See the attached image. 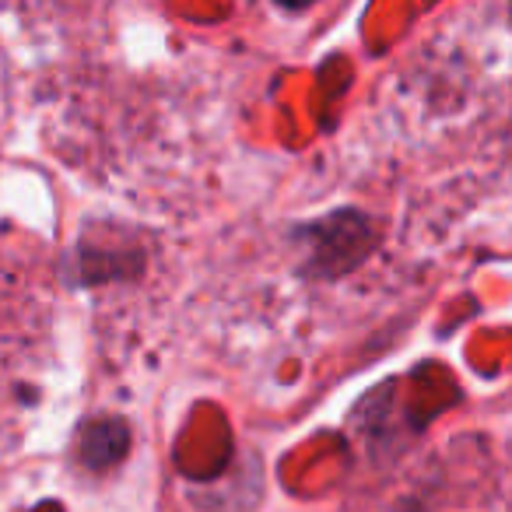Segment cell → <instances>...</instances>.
<instances>
[{"mask_svg": "<svg viewBox=\"0 0 512 512\" xmlns=\"http://www.w3.org/2000/svg\"><path fill=\"white\" fill-rule=\"evenodd\" d=\"M130 446V432L123 421H113V418H99L81 432L78 439V453L88 467H109L116 463Z\"/></svg>", "mask_w": 512, "mask_h": 512, "instance_id": "1", "label": "cell"}]
</instances>
